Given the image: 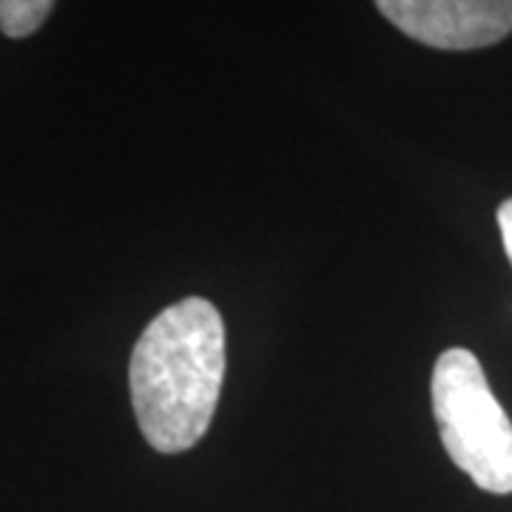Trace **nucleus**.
Returning a JSON list of instances; mask_svg holds the SVG:
<instances>
[{
	"label": "nucleus",
	"mask_w": 512,
	"mask_h": 512,
	"mask_svg": "<svg viewBox=\"0 0 512 512\" xmlns=\"http://www.w3.org/2000/svg\"><path fill=\"white\" fill-rule=\"evenodd\" d=\"M399 32L444 52L484 49L512 32V0H376Z\"/></svg>",
	"instance_id": "3"
},
{
	"label": "nucleus",
	"mask_w": 512,
	"mask_h": 512,
	"mask_svg": "<svg viewBox=\"0 0 512 512\" xmlns=\"http://www.w3.org/2000/svg\"><path fill=\"white\" fill-rule=\"evenodd\" d=\"M498 228H501V242H504V251L510 256L512 265V200L498 205Z\"/></svg>",
	"instance_id": "5"
},
{
	"label": "nucleus",
	"mask_w": 512,
	"mask_h": 512,
	"mask_svg": "<svg viewBox=\"0 0 512 512\" xmlns=\"http://www.w3.org/2000/svg\"><path fill=\"white\" fill-rule=\"evenodd\" d=\"M433 416L461 473L493 495L512 493V421L493 396L476 353L450 348L433 367Z\"/></svg>",
	"instance_id": "2"
},
{
	"label": "nucleus",
	"mask_w": 512,
	"mask_h": 512,
	"mask_svg": "<svg viewBox=\"0 0 512 512\" xmlns=\"http://www.w3.org/2000/svg\"><path fill=\"white\" fill-rule=\"evenodd\" d=\"M55 0H0V32L6 37H29L52 15Z\"/></svg>",
	"instance_id": "4"
},
{
	"label": "nucleus",
	"mask_w": 512,
	"mask_h": 512,
	"mask_svg": "<svg viewBox=\"0 0 512 512\" xmlns=\"http://www.w3.org/2000/svg\"><path fill=\"white\" fill-rule=\"evenodd\" d=\"M225 379V325L200 296L165 308L137 339L128 367L134 419L165 456L185 453L208 433Z\"/></svg>",
	"instance_id": "1"
}]
</instances>
